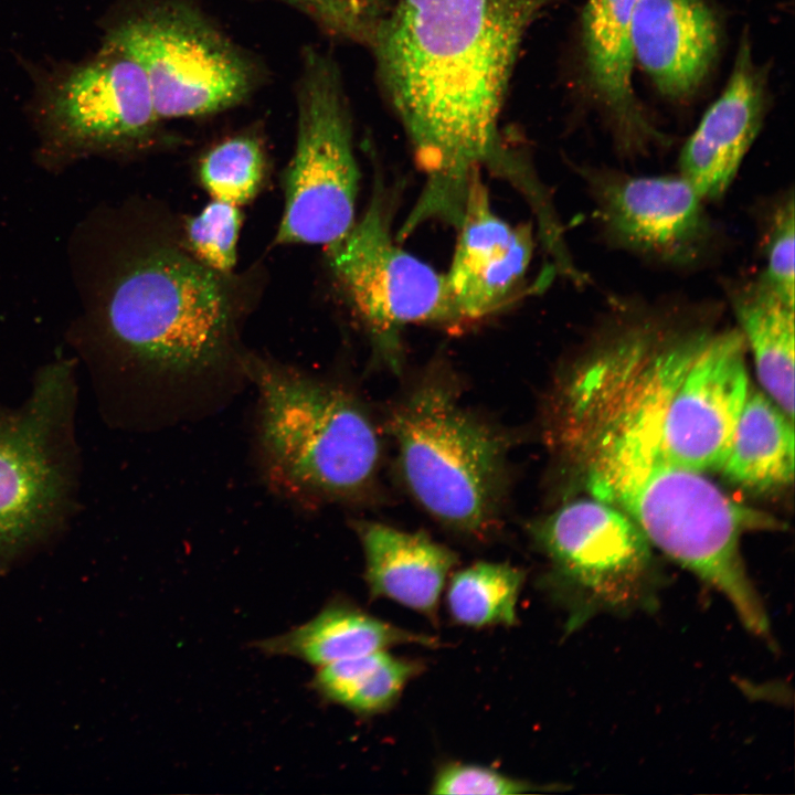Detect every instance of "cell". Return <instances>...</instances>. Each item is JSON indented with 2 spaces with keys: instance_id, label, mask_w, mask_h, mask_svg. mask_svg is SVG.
I'll return each instance as SVG.
<instances>
[{
  "instance_id": "obj_13",
  "label": "cell",
  "mask_w": 795,
  "mask_h": 795,
  "mask_svg": "<svg viewBox=\"0 0 795 795\" xmlns=\"http://www.w3.org/2000/svg\"><path fill=\"white\" fill-rule=\"evenodd\" d=\"M64 371H47L18 416H0V565L46 530L60 513L65 475L53 434L66 401Z\"/></svg>"
},
{
  "instance_id": "obj_4",
  "label": "cell",
  "mask_w": 795,
  "mask_h": 795,
  "mask_svg": "<svg viewBox=\"0 0 795 795\" xmlns=\"http://www.w3.org/2000/svg\"><path fill=\"white\" fill-rule=\"evenodd\" d=\"M244 365L262 402V444L273 469L296 489L353 498L380 458L375 428L344 392L257 358Z\"/></svg>"
},
{
  "instance_id": "obj_25",
  "label": "cell",
  "mask_w": 795,
  "mask_h": 795,
  "mask_svg": "<svg viewBox=\"0 0 795 795\" xmlns=\"http://www.w3.org/2000/svg\"><path fill=\"white\" fill-rule=\"evenodd\" d=\"M265 173V155L253 136L231 137L202 158L199 177L212 199L241 206L252 200Z\"/></svg>"
},
{
  "instance_id": "obj_17",
  "label": "cell",
  "mask_w": 795,
  "mask_h": 795,
  "mask_svg": "<svg viewBox=\"0 0 795 795\" xmlns=\"http://www.w3.org/2000/svg\"><path fill=\"white\" fill-rule=\"evenodd\" d=\"M633 47L635 62L662 96L687 100L719 54V20L708 0H638Z\"/></svg>"
},
{
  "instance_id": "obj_9",
  "label": "cell",
  "mask_w": 795,
  "mask_h": 795,
  "mask_svg": "<svg viewBox=\"0 0 795 795\" xmlns=\"http://www.w3.org/2000/svg\"><path fill=\"white\" fill-rule=\"evenodd\" d=\"M534 537L551 563L548 593L566 610L570 630L597 613L654 607L651 544L621 509L574 500L541 521Z\"/></svg>"
},
{
  "instance_id": "obj_12",
  "label": "cell",
  "mask_w": 795,
  "mask_h": 795,
  "mask_svg": "<svg viewBox=\"0 0 795 795\" xmlns=\"http://www.w3.org/2000/svg\"><path fill=\"white\" fill-rule=\"evenodd\" d=\"M38 97L46 136L71 150L137 146L161 121L141 66L106 41L88 60L47 75Z\"/></svg>"
},
{
  "instance_id": "obj_1",
  "label": "cell",
  "mask_w": 795,
  "mask_h": 795,
  "mask_svg": "<svg viewBox=\"0 0 795 795\" xmlns=\"http://www.w3.org/2000/svg\"><path fill=\"white\" fill-rule=\"evenodd\" d=\"M553 1H389L368 44L425 177L418 213L457 218L476 171L510 170L506 93L527 31Z\"/></svg>"
},
{
  "instance_id": "obj_16",
  "label": "cell",
  "mask_w": 795,
  "mask_h": 795,
  "mask_svg": "<svg viewBox=\"0 0 795 795\" xmlns=\"http://www.w3.org/2000/svg\"><path fill=\"white\" fill-rule=\"evenodd\" d=\"M767 70L741 38L732 71L678 158L681 174L706 201L721 200L731 187L768 112Z\"/></svg>"
},
{
  "instance_id": "obj_20",
  "label": "cell",
  "mask_w": 795,
  "mask_h": 795,
  "mask_svg": "<svg viewBox=\"0 0 795 795\" xmlns=\"http://www.w3.org/2000/svg\"><path fill=\"white\" fill-rule=\"evenodd\" d=\"M406 644L439 645L431 635L399 627L349 600L335 597L306 623L257 640L254 647L268 656L294 657L319 668Z\"/></svg>"
},
{
  "instance_id": "obj_7",
  "label": "cell",
  "mask_w": 795,
  "mask_h": 795,
  "mask_svg": "<svg viewBox=\"0 0 795 795\" xmlns=\"http://www.w3.org/2000/svg\"><path fill=\"white\" fill-rule=\"evenodd\" d=\"M106 42L141 66L160 120L215 114L245 100L256 71L203 13L183 0L135 9L106 31Z\"/></svg>"
},
{
  "instance_id": "obj_5",
  "label": "cell",
  "mask_w": 795,
  "mask_h": 795,
  "mask_svg": "<svg viewBox=\"0 0 795 795\" xmlns=\"http://www.w3.org/2000/svg\"><path fill=\"white\" fill-rule=\"evenodd\" d=\"M727 317L722 306L699 314L659 344L651 365L665 452L700 473L721 469L750 391L746 343Z\"/></svg>"
},
{
  "instance_id": "obj_2",
  "label": "cell",
  "mask_w": 795,
  "mask_h": 795,
  "mask_svg": "<svg viewBox=\"0 0 795 795\" xmlns=\"http://www.w3.org/2000/svg\"><path fill=\"white\" fill-rule=\"evenodd\" d=\"M566 424L592 497L624 511L650 544L722 592L745 627L765 637L767 616L745 572L740 538L781 522L668 457L642 375L605 370L580 379L570 391Z\"/></svg>"
},
{
  "instance_id": "obj_8",
  "label": "cell",
  "mask_w": 795,
  "mask_h": 795,
  "mask_svg": "<svg viewBox=\"0 0 795 795\" xmlns=\"http://www.w3.org/2000/svg\"><path fill=\"white\" fill-rule=\"evenodd\" d=\"M360 171L349 107L336 64L308 50L297 88V135L284 174L285 205L275 244L342 239L356 222Z\"/></svg>"
},
{
  "instance_id": "obj_29",
  "label": "cell",
  "mask_w": 795,
  "mask_h": 795,
  "mask_svg": "<svg viewBox=\"0 0 795 795\" xmlns=\"http://www.w3.org/2000/svg\"><path fill=\"white\" fill-rule=\"evenodd\" d=\"M389 0H370V2L375 7H382L384 6Z\"/></svg>"
},
{
  "instance_id": "obj_27",
  "label": "cell",
  "mask_w": 795,
  "mask_h": 795,
  "mask_svg": "<svg viewBox=\"0 0 795 795\" xmlns=\"http://www.w3.org/2000/svg\"><path fill=\"white\" fill-rule=\"evenodd\" d=\"M551 786L538 785L506 775L479 764L449 762L435 773L432 794H483L515 795L550 791Z\"/></svg>"
},
{
  "instance_id": "obj_24",
  "label": "cell",
  "mask_w": 795,
  "mask_h": 795,
  "mask_svg": "<svg viewBox=\"0 0 795 795\" xmlns=\"http://www.w3.org/2000/svg\"><path fill=\"white\" fill-rule=\"evenodd\" d=\"M749 213L755 230L763 277L788 303L795 305V201L794 188L760 195Z\"/></svg>"
},
{
  "instance_id": "obj_18",
  "label": "cell",
  "mask_w": 795,
  "mask_h": 795,
  "mask_svg": "<svg viewBox=\"0 0 795 795\" xmlns=\"http://www.w3.org/2000/svg\"><path fill=\"white\" fill-rule=\"evenodd\" d=\"M357 531L370 597L392 600L436 623L441 594L457 555L423 532L377 522H361Z\"/></svg>"
},
{
  "instance_id": "obj_10",
  "label": "cell",
  "mask_w": 795,
  "mask_h": 795,
  "mask_svg": "<svg viewBox=\"0 0 795 795\" xmlns=\"http://www.w3.org/2000/svg\"><path fill=\"white\" fill-rule=\"evenodd\" d=\"M575 170L592 203L594 232L606 247L679 274L706 269L724 255L727 231L681 174H634L601 165Z\"/></svg>"
},
{
  "instance_id": "obj_28",
  "label": "cell",
  "mask_w": 795,
  "mask_h": 795,
  "mask_svg": "<svg viewBox=\"0 0 795 795\" xmlns=\"http://www.w3.org/2000/svg\"><path fill=\"white\" fill-rule=\"evenodd\" d=\"M330 33L368 44L375 18L368 0H284Z\"/></svg>"
},
{
  "instance_id": "obj_23",
  "label": "cell",
  "mask_w": 795,
  "mask_h": 795,
  "mask_svg": "<svg viewBox=\"0 0 795 795\" xmlns=\"http://www.w3.org/2000/svg\"><path fill=\"white\" fill-rule=\"evenodd\" d=\"M524 573L507 563L477 562L455 573L446 592L453 621L468 627L513 626Z\"/></svg>"
},
{
  "instance_id": "obj_3",
  "label": "cell",
  "mask_w": 795,
  "mask_h": 795,
  "mask_svg": "<svg viewBox=\"0 0 795 795\" xmlns=\"http://www.w3.org/2000/svg\"><path fill=\"white\" fill-rule=\"evenodd\" d=\"M240 285L200 262L170 220L157 222L120 253L104 306L106 336L149 369H212L234 348Z\"/></svg>"
},
{
  "instance_id": "obj_21",
  "label": "cell",
  "mask_w": 795,
  "mask_h": 795,
  "mask_svg": "<svg viewBox=\"0 0 795 795\" xmlns=\"http://www.w3.org/2000/svg\"><path fill=\"white\" fill-rule=\"evenodd\" d=\"M721 470L731 483L754 491L792 484L793 420L763 392L749 391Z\"/></svg>"
},
{
  "instance_id": "obj_11",
  "label": "cell",
  "mask_w": 795,
  "mask_h": 795,
  "mask_svg": "<svg viewBox=\"0 0 795 795\" xmlns=\"http://www.w3.org/2000/svg\"><path fill=\"white\" fill-rule=\"evenodd\" d=\"M389 214L378 186L361 219L326 246L332 275L351 308L386 348L407 325L463 327L445 274L398 245Z\"/></svg>"
},
{
  "instance_id": "obj_26",
  "label": "cell",
  "mask_w": 795,
  "mask_h": 795,
  "mask_svg": "<svg viewBox=\"0 0 795 795\" xmlns=\"http://www.w3.org/2000/svg\"><path fill=\"white\" fill-rule=\"evenodd\" d=\"M241 223L240 206L212 199L199 214L186 221L181 233L200 262L219 273L232 274Z\"/></svg>"
},
{
  "instance_id": "obj_22",
  "label": "cell",
  "mask_w": 795,
  "mask_h": 795,
  "mask_svg": "<svg viewBox=\"0 0 795 795\" xmlns=\"http://www.w3.org/2000/svg\"><path fill=\"white\" fill-rule=\"evenodd\" d=\"M423 669L422 661L381 650L317 668L309 688L326 703L370 717L393 707Z\"/></svg>"
},
{
  "instance_id": "obj_14",
  "label": "cell",
  "mask_w": 795,
  "mask_h": 795,
  "mask_svg": "<svg viewBox=\"0 0 795 795\" xmlns=\"http://www.w3.org/2000/svg\"><path fill=\"white\" fill-rule=\"evenodd\" d=\"M638 0H586L581 23L585 83L618 159L635 162L672 145L633 85V20Z\"/></svg>"
},
{
  "instance_id": "obj_6",
  "label": "cell",
  "mask_w": 795,
  "mask_h": 795,
  "mask_svg": "<svg viewBox=\"0 0 795 795\" xmlns=\"http://www.w3.org/2000/svg\"><path fill=\"white\" fill-rule=\"evenodd\" d=\"M389 427L417 502L456 530L485 532L502 492L504 437L462 407L451 389L433 382L393 410Z\"/></svg>"
},
{
  "instance_id": "obj_19",
  "label": "cell",
  "mask_w": 795,
  "mask_h": 795,
  "mask_svg": "<svg viewBox=\"0 0 795 795\" xmlns=\"http://www.w3.org/2000/svg\"><path fill=\"white\" fill-rule=\"evenodd\" d=\"M719 285L763 389L793 420L795 305L784 299L760 269L722 276Z\"/></svg>"
},
{
  "instance_id": "obj_15",
  "label": "cell",
  "mask_w": 795,
  "mask_h": 795,
  "mask_svg": "<svg viewBox=\"0 0 795 795\" xmlns=\"http://www.w3.org/2000/svg\"><path fill=\"white\" fill-rule=\"evenodd\" d=\"M446 276L462 325L486 318L515 297L533 255L531 226H513L490 204L480 171L469 182Z\"/></svg>"
}]
</instances>
